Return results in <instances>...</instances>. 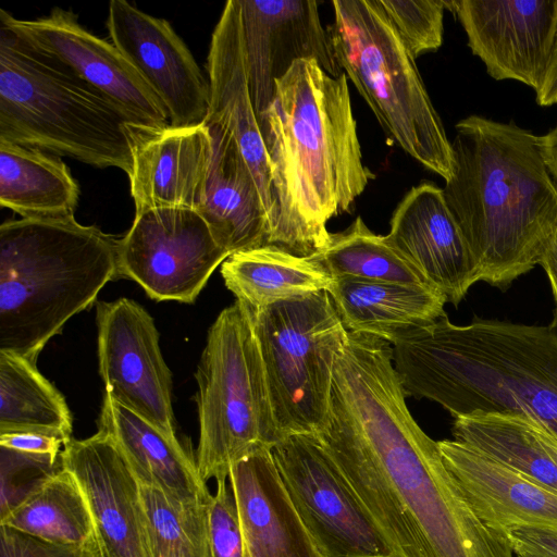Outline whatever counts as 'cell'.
<instances>
[{"instance_id": "cell-33", "label": "cell", "mask_w": 557, "mask_h": 557, "mask_svg": "<svg viewBox=\"0 0 557 557\" xmlns=\"http://www.w3.org/2000/svg\"><path fill=\"white\" fill-rule=\"evenodd\" d=\"M385 15L416 59L443 42V0H379Z\"/></svg>"}, {"instance_id": "cell-30", "label": "cell", "mask_w": 557, "mask_h": 557, "mask_svg": "<svg viewBox=\"0 0 557 557\" xmlns=\"http://www.w3.org/2000/svg\"><path fill=\"white\" fill-rule=\"evenodd\" d=\"M0 525L59 545H84L96 537L85 494L62 465L0 517Z\"/></svg>"}, {"instance_id": "cell-38", "label": "cell", "mask_w": 557, "mask_h": 557, "mask_svg": "<svg viewBox=\"0 0 557 557\" xmlns=\"http://www.w3.org/2000/svg\"><path fill=\"white\" fill-rule=\"evenodd\" d=\"M0 446L22 453L59 458L64 443L57 437L38 433H4L0 434Z\"/></svg>"}, {"instance_id": "cell-24", "label": "cell", "mask_w": 557, "mask_h": 557, "mask_svg": "<svg viewBox=\"0 0 557 557\" xmlns=\"http://www.w3.org/2000/svg\"><path fill=\"white\" fill-rule=\"evenodd\" d=\"M98 431L116 445L141 485L175 507L209 505L212 494L193 459L172 437L104 393Z\"/></svg>"}, {"instance_id": "cell-11", "label": "cell", "mask_w": 557, "mask_h": 557, "mask_svg": "<svg viewBox=\"0 0 557 557\" xmlns=\"http://www.w3.org/2000/svg\"><path fill=\"white\" fill-rule=\"evenodd\" d=\"M228 256L196 209H147L135 212L117 239V276L133 280L157 301L191 304Z\"/></svg>"}, {"instance_id": "cell-41", "label": "cell", "mask_w": 557, "mask_h": 557, "mask_svg": "<svg viewBox=\"0 0 557 557\" xmlns=\"http://www.w3.org/2000/svg\"><path fill=\"white\" fill-rule=\"evenodd\" d=\"M540 143L546 165L557 183V126L540 136Z\"/></svg>"}, {"instance_id": "cell-17", "label": "cell", "mask_w": 557, "mask_h": 557, "mask_svg": "<svg viewBox=\"0 0 557 557\" xmlns=\"http://www.w3.org/2000/svg\"><path fill=\"white\" fill-rule=\"evenodd\" d=\"M60 461L85 494L102 557H150L140 483L112 440L72 437Z\"/></svg>"}, {"instance_id": "cell-42", "label": "cell", "mask_w": 557, "mask_h": 557, "mask_svg": "<svg viewBox=\"0 0 557 557\" xmlns=\"http://www.w3.org/2000/svg\"><path fill=\"white\" fill-rule=\"evenodd\" d=\"M549 449H550L552 457L555 461V465L557 467V436L553 433H550V436H549Z\"/></svg>"}, {"instance_id": "cell-39", "label": "cell", "mask_w": 557, "mask_h": 557, "mask_svg": "<svg viewBox=\"0 0 557 557\" xmlns=\"http://www.w3.org/2000/svg\"><path fill=\"white\" fill-rule=\"evenodd\" d=\"M535 95L536 102L541 107H549L557 103V18L545 73Z\"/></svg>"}, {"instance_id": "cell-25", "label": "cell", "mask_w": 557, "mask_h": 557, "mask_svg": "<svg viewBox=\"0 0 557 557\" xmlns=\"http://www.w3.org/2000/svg\"><path fill=\"white\" fill-rule=\"evenodd\" d=\"M326 292L347 332L389 344L446 315V296L429 285L334 278Z\"/></svg>"}, {"instance_id": "cell-9", "label": "cell", "mask_w": 557, "mask_h": 557, "mask_svg": "<svg viewBox=\"0 0 557 557\" xmlns=\"http://www.w3.org/2000/svg\"><path fill=\"white\" fill-rule=\"evenodd\" d=\"M247 310L282 438L315 434L326 417L336 360L348 336L329 293Z\"/></svg>"}, {"instance_id": "cell-8", "label": "cell", "mask_w": 557, "mask_h": 557, "mask_svg": "<svg viewBox=\"0 0 557 557\" xmlns=\"http://www.w3.org/2000/svg\"><path fill=\"white\" fill-rule=\"evenodd\" d=\"M195 377L197 468L205 482L226 480L236 461L282 440L251 317L238 301L210 326Z\"/></svg>"}, {"instance_id": "cell-16", "label": "cell", "mask_w": 557, "mask_h": 557, "mask_svg": "<svg viewBox=\"0 0 557 557\" xmlns=\"http://www.w3.org/2000/svg\"><path fill=\"white\" fill-rule=\"evenodd\" d=\"M445 8L457 15L469 48L490 76L539 89L552 48L557 0H458L445 1Z\"/></svg>"}, {"instance_id": "cell-14", "label": "cell", "mask_w": 557, "mask_h": 557, "mask_svg": "<svg viewBox=\"0 0 557 557\" xmlns=\"http://www.w3.org/2000/svg\"><path fill=\"white\" fill-rule=\"evenodd\" d=\"M111 42L129 60L165 107L170 125H203L210 107L209 79L191 52L164 20L125 0L109 3Z\"/></svg>"}, {"instance_id": "cell-15", "label": "cell", "mask_w": 557, "mask_h": 557, "mask_svg": "<svg viewBox=\"0 0 557 557\" xmlns=\"http://www.w3.org/2000/svg\"><path fill=\"white\" fill-rule=\"evenodd\" d=\"M246 72L257 117L274 98L276 82L299 60L313 59L331 76L343 74L317 1L238 0Z\"/></svg>"}, {"instance_id": "cell-12", "label": "cell", "mask_w": 557, "mask_h": 557, "mask_svg": "<svg viewBox=\"0 0 557 557\" xmlns=\"http://www.w3.org/2000/svg\"><path fill=\"white\" fill-rule=\"evenodd\" d=\"M99 374L106 394L176 437L172 374L152 317L125 297L96 308Z\"/></svg>"}, {"instance_id": "cell-37", "label": "cell", "mask_w": 557, "mask_h": 557, "mask_svg": "<svg viewBox=\"0 0 557 557\" xmlns=\"http://www.w3.org/2000/svg\"><path fill=\"white\" fill-rule=\"evenodd\" d=\"M504 533L516 556L557 557V529L512 527Z\"/></svg>"}, {"instance_id": "cell-34", "label": "cell", "mask_w": 557, "mask_h": 557, "mask_svg": "<svg viewBox=\"0 0 557 557\" xmlns=\"http://www.w3.org/2000/svg\"><path fill=\"white\" fill-rule=\"evenodd\" d=\"M0 517L8 513L48 476L61 468L60 457L1 447Z\"/></svg>"}, {"instance_id": "cell-44", "label": "cell", "mask_w": 557, "mask_h": 557, "mask_svg": "<svg viewBox=\"0 0 557 557\" xmlns=\"http://www.w3.org/2000/svg\"><path fill=\"white\" fill-rule=\"evenodd\" d=\"M516 557H530V556H516Z\"/></svg>"}, {"instance_id": "cell-29", "label": "cell", "mask_w": 557, "mask_h": 557, "mask_svg": "<svg viewBox=\"0 0 557 557\" xmlns=\"http://www.w3.org/2000/svg\"><path fill=\"white\" fill-rule=\"evenodd\" d=\"M73 419L63 395L36 362L0 350V434L38 433L72 438Z\"/></svg>"}, {"instance_id": "cell-43", "label": "cell", "mask_w": 557, "mask_h": 557, "mask_svg": "<svg viewBox=\"0 0 557 557\" xmlns=\"http://www.w3.org/2000/svg\"><path fill=\"white\" fill-rule=\"evenodd\" d=\"M550 324L557 330V309L555 310L554 319Z\"/></svg>"}, {"instance_id": "cell-2", "label": "cell", "mask_w": 557, "mask_h": 557, "mask_svg": "<svg viewBox=\"0 0 557 557\" xmlns=\"http://www.w3.org/2000/svg\"><path fill=\"white\" fill-rule=\"evenodd\" d=\"M258 123L274 202L267 245L311 257L330 243V219L349 212L374 178L362 161L347 76H331L313 59L295 62Z\"/></svg>"}, {"instance_id": "cell-28", "label": "cell", "mask_w": 557, "mask_h": 557, "mask_svg": "<svg viewBox=\"0 0 557 557\" xmlns=\"http://www.w3.org/2000/svg\"><path fill=\"white\" fill-rule=\"evenodd\" d=\"M548 431L524 416L474 411L455 418V441L524 474L557 493V467Z\"/></svg>"}, {"instance_id": "cell-5", "label": "cell", "mask_w": 557, "mask_h": 557, "mask_svg": "<svg viewBox=\"0 0 557 557\" xmlns=\"http://www.w3.org/2000/svg\"><path fill=\"white\" fill-rule=\"evenodd\" d=\"M117 277V238L74 216L0 225V350L36 362L67 320Z\"/></svg>"}, {"instance_id": "cell-27", "label": "cell", "mask_w": 557, "mask_h": 557, "mask_svg": "<svg viewBox=\"0 0 557 557\" xmlns=\"http://www.w3.org/2000/svg\"><path fill=\"white\" fill-rule=\"evenodd\" d=\"M79 187L67 165L46 151L0 139V205L23 219L74 216Z\"/></svg>"}, {"instance_id": "cell-40", "label": "cell", "mask_w": 557, "mask_h": 557, "mask_svg": "<svg viewBox=\"0 0 557 557\" xmlns=\"http://www.w3.org/2000/svg\"><path fill=\"white\" fill-rule=\"evenodd\" d=\"M539 264L543 267L548 276L553 295L557 305V230L545 245L540 257Z\"/></svg>"}, {"instance_id": "cell-26", "label": "cell", "mask_w": 557, "mask_h": 557, "mask_svg": "<svg viewBox=\"0 0 557 557\" xmlns=\"http://www.w3.org/2000/svg\"><path fill=\"white\" fill-rule=\"evenodd\" d=\"M221 275L236 301L251 311L327 290L334 281L310 257L271 245L230 255Z\"/></svg>"}, {"instance_id": "cell-13", "label": "cell", "mask_w": 557, "mask_h": 557, "mask_svg": "<svg viewBox=\"0 0 557 557\" xmlns=\"http://www.w3.org/2000/svg\"><path fill=\"white\" fill-rule=\"evenodd\" d=\"M0 24L109 97L136 123L170 125L165 107L136 67L112 42L81 25L73 11L53 8L46 16L18 20L1 9Z\"/></svg>"}, {"instance_id": "cell-22", "label": "cell", "mask_w": 557, "mask_h": 557, "mask_svg": "<svg viewBox=\"0 0 557 557\" xmlns=\"http://www.w3.org/2000/svg\"><path fill=\"white\" fill-rule=\"evenodd\" d=\"M228 481L237 505L244 557H322L282 483L270 448L236 461Z\"/></svg>"}, {"instance_id": "cell-23", "label": "cell", "mask_w": 557, "mask_h": 557, "mask_svg": "<svg viewBox=\"0 0 557 557\" xmlns=\"http://www.w3.org/2000/svg\"><path fill=\"white\" fill-rule=\"evenodd\" d=\"M212 152L196 210L230 255L267 245L269 222L260 190L233 135L213 121Z\"/></svg>"}, {"instance_id": "cell-10", "label": "cell", "mask_w": 557, "mask_h": 557, "mask_svg": "<svg viewBox=\"0 0 557 557\" xmlns=\"http://www.w3.org/2000/svg\"><path fill=\"white\" fill-rule=\"evenodd\" d=\"M271 454L322 557H394L377 524L315 434H290Z\"/></svg>"}, {"instance_id": "cell-19", "label": "cell", "mask_w": 557, "mask_h": 557, "mask_svg": "<svg viewBox=\"0 0 557 557\" xmlns=\"http://www.w3.org/2000/svg\"><path fill=\"white\" fill-rule=\"evenodd\" d=\"M128 135L135 212L162 207L196 209L212 152L208 126L153 128L132 124Z\"/></svg>"}, {"instance_id": "cell-35", "label": "cell", "mask_w": 557, "mask_h": 557, "mask_svg": "<svg viewBox=\"0 0 557 557\" xmlns=\"http://www.w3.org/2000/svg\"><path fill=\"white\" fill-rule=\"evenodd\" d=\"M210 557H244L243 534L237 505L226 480L216 482L208 506Z\"/></svg>"}, {"instance_id": "cell-20", "label": "cell", "mask_w": 557, "mask_h": 557, "mask_svg": "<svg viewBox=\"0 0 557 557\" xmlns=\"http://www.w3.org/2000/svg\"><path fill=\"white\" fill-rule=\"evenodd\" d=\"M207 71V121L221 124L235 138L260 190L270 233L274 214L271 168L249 91L238 0H228L223 8L211 36Z\"/></svg>"}, {"instance_id": "cell-36", "label": "cell", "mask_w": 557, "mask_h": 557, "mask_svg": "<svg viewBox=\"0 0 557 557\" xmlns=\"http://www.w3.org/2000/svg\"><path fill=\"white\" fill-rule=\"evenodd\" d=\"M0 557H102V554L97 536L84 545H59L0 525Z\"/></svg>"}, {"instance_id": "cell-6", "label": "cell", "mask_w": 557, "mask_h": 557, "mask_svg": "<svg viewBox=\"0 0 557 557\" xmlns=\"http://www.w3.org/2000/svg\"><path fill=\"white\" fill-rule=\"evenodd\" d=\"M135 120L0 24V139L98 168L132 169Z\"/></svg>"}, {"instance_id": "cell-31", "label": "cell", "mask_w": 557, "mask_h": 557, "mask_svg": "<svg viewBox=\"0 0 557 557\" xmlns=\"http://www.w3.org/2000/svg\"><path fill=\"white\" fill-rule=\"evenodd\" d=\"M310 258L333 278L432 286L385 236L373 233L361 216L345 231L331 234L329 245Z\"/></svg>"}, {"instance_id": "cell-3", "label": "cell", "mask_w": 557, "mask_h": 557, "mask_svg": "<svg viewBox=\"0 0 557 557\" xmlns=\"http://www.w3.org/2000/svg\"><path fill=\"white\" fill-rule=\"evenodd\" d=\"M455 129L444 198L481 281L505 289L539 264L557 230V183L540 136L515 123L470 115Z\"/></svg>"}, {"instance_id": "cell-7", "label": "cell", "mask_w": 557, "mask_h": 557, "mask_svg": "<svg viewBox=\"0 0 557 557\" xmlns=\"http://www.w3.org/2000/svg\"><path fill=\"white\" fill-rule=\"evenodd\" d=\"M326 27L334 58L406 153L449 181L451 144L418 71L416 59L379 0H334Z\"/></svg>"}, {"instance_id": "cell-18", "label": "cell", "mask_w": 557, "mask_h": 557, "mask_svg": "<svg viewBox=\"0 0 557 557\" xmlns=\"http://www.w3.org/2000/svg\"><path fill=\"white\" fill-rule=\"evenodd\" d=\"M387 242L457 306L481 281L480 269L450 213L443 189L430 182L412 187L394 210Z\"/></svg>"}, {"instance_id": "cell-21", "label": "cell", "mask_w": 557, "mask_h": 557, "mask_svg": "<svg viewBox=\"0 0 557 557\" xmlns=\"http://www.w3.org/2000/svg\"><path fill=\"white\" fill-rule=\"evenodd\" d=\"M465 498L488 527L557 529V493L455 440L437 442Z\"/></svg>"}, {"instance_id": "cell-4", "label": "cell", "mask_w": 557, "mask_h": 557, "mask_svg": "<svg viewBox=\"0 0 557 557\" xmlns=\"http://www.w3.org/2000/svg\"><path fill=\"white\" fill-rule=\"evenodd\" d=\"M393 363L406 396L454 418L474 411L524 416L557 436V330L447 315L398 338Z\"/></svg>"}, {"instance_id": "cell-1", "label": "cell", "mask_w": 557, "mask_h": 557, "mask_svg": "<svg viewBox=\"0 0 557 557\" xmlns=\"http://www.w3.org/2000/svg\"><path fill=\"white\" fill-rule=\"evenodd\" d=\"M405 397L392 345L348 333L315 433L394 557L516 556L505 533L473 511Z\"/></svg>"}, {"instance_id": "cell-32", "label": "cell", "mask_w": 557, "mask_h": 557, "mask_svg": "<svg viewBox=\"0 0 557 557\" xmlns=\"http://www.w3.org/2000/svg\"><path fill=\"white\" fill-rule=\"evenodd\" d=\"M150 557H210L208 506H173L159 490L140 484Z\"/></svg>"}]
</instances>
